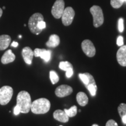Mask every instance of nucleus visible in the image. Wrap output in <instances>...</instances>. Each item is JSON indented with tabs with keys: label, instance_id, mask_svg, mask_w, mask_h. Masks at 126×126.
Masks as SVG:
<instances>
[{
	"label": "nucleus",
	"instance_id": "nucleus-1",
	"mask_svg": "<svg viewBox=\"0 0 126 126\" xmlns=\"http://www.w3.org/2000/svg\"><path fill=\"white\" fill-rule=\"evenodd\" d=\"M16 105L19 108L20 113H29L32 105L31 97L29 93L25 91H20L16 97Z\"/></svg>",
	"mask_w": 126,
	"mask_h": 126
},
{
	"label": "nucleus",
	"instance_id": "nucleus-2",
	"mask_svg": "<svg viewBox=\"0 0 126 126\" xmlns=\"http://www.w3.org/2000/svg\"><path fill=\"white\" fill-rule=\"evenodd\" d=\"M51 104L47 99L40 98L32 102L31 110L36 114H45L49 111Z\"/></svg>",
	"mask_w": 126,
	"mask_h": 126
},
{
	"label": "nucleus",
	"instance_id": "nucleus-3",
	"mask_svg": "<svg viewBox=\"0 0 126 126\" xmlns=\"http://www.w3.org/2000/svg\"><path fill=\"white\" fill-rule=\"evenodd\" d=\"M90 12L93 16L94 27L98 28L102 26L104 22V16L101 8L99 6L94 5L90 8Z\"/></svg>",
	"mask_w": 126,
	"mask_h": 126
},
{
	"label": "nucleus",
	"instance_id": "nucleus-4",
	"mask_svg": "<svg viewBox=\"0 0 126 126\" xmlns=\"http://www.w3.org/2000/svg\"><path fill=\"white\" fill-rule=\"evenodd\" d=\"M41 20H44L43 16L40 13H35L33 14L29 18L28 22V26H29L30 31L32 33L35 34H39L42 32L37 27V25L39 22Z\"/></svg>",
	"mask_w": 126,
	"mask_h": 126
},
{
	"label": "nucleus",
	"instance_id": "nucleus-5",
	"mask_svg": "<svg viewBox=\"0 0 126 126\" xmlns=\"http://www.w3.org/2000/svg\"><path fill=\"white\" fill-rule=\"evenodd\" d=\"M13 92V89L9 86H4L0 88V105H7L11 100Z\"/></svg>",
	"mask_w": 126,
	"mask_h": 126
},
{
	"label": "nucleus",
	"instance_id": "nucleus-6",
	"mask_svg": "<svg viewBox=\"0 0 126 126\" xmlns=\"http://www.w3.org/2000/svg\"><path fill=\"white\" fill-rule=\"evenodd\" d=\"M75 16V11L72 7H67L64 9L61 16L62 22L64 26H69L72 23Z\"/></svg>",
	"mask_w": 126,
	"mask_h": 126
},
{
	"label": "nucleus",
	"instance_id": "nucleus-7",
	"mask_svg": "<svg viewBox=\"0 0 126 126\" xmlns=\"http://www.w3.org/2000/svg\"><path fill=\"white\" fill-rule=\"evenodd\" d=\"M64 0H56L51 8V14L56 19L61 18V16L64 12Z\"/></svg>",
	"mask_w": 126,
	"mask_h": 126
},
{
	"label": "nucleus",
	"instance_id": "nucleus-8",
	"mask_svg": "<svg viewBox=\"0 0 126 126\" xmlns=\"http://www.w3.org/2000/svg\"><path fill=\"white\" fill-rule=\"evenodd\" d=\"M81 47L83 53L89 57H92L95 55L96 48L91 40L88 39L83 40L82 42Z\"/></svg>",
	"mask_w": 126,
	"mask_h": 126
},
{
	"label": "nucleus",
	"instance_id": "nucleus-9",
	"mask_svg": "<svg viewBox=\"0 0 126 126\" xmlns=\"http://www.w3.org/2000/svg\"><path fill=\"white\" fill-rule=\"evenodd\" d=\"M73 89L70 86L67 85H62L58 86L55 91V94L57 97H64L69 96L72 93Z\"/></svg>",
	"mask_w": 126,
	"mask_h": 126
},
{
	"label": "nucleus",
	"instance_id": "nucleus-10",
	"mask_svg": "<svg viewBox=\"0 0 126 126\" xmlns=\"http://www.w3.org/2000/svg\"><path fill=\"white\" fill-rule=\"evenodd\" d=\"M34 56L38 57H40L42 59H43L45 62H48L51 59V51L50 50L46 49H41V48H35L33 51Z\"/></svg>",
	"mask_w": 126,
	"mask_h": 126
},
{
	"label": "nucleus",
	"instance_id": "nucleus-11",
	"mask_svg": "<svg viewBox=\"0 0 126 126\" xmlns=\"http://www.w3.org/2000/svg\"><path fill=\"white\" fill-rule=\"evenodd\" d=\"M117 61L123 67H126V45H123L118 50L116 54Z\"/></svg>",
	"mask_w": 126,
	"mask_h": 126
},
{
	"label": "nucleus",
	"instance_id": "nucleus-12",
	"mask_svg": "<svg viewBox=\"0 0 126 126\" xmlns=\"http://www.w3.org/2000/svg\"><path fill=\"white\" fill-rule=\"evenodd\" d=\"M22 56L25 62L28 65H31L32 63L34 53L29 47H25L22 51Z\"/></svg>",
	"mask_w": 126,
	"mask_h": 126
},
{
	"label": "nucleus",
	"instance_id": "nucleus-13",
	"mask_svg": "<svg viewBox=\"0 0 126 126\" xmlns=\"http://www.w3.org/2000/svg\"><path fill=\"white\" fill-rule=\"evenodd\" d=\"M53 117L56 120L61 123H67L69 121V117L64 110H57L53 113Z\"/></svg>",
	"mask_w": 126,
	"mask_h": 126
},
{
	"label": "nucleus",
	"instance_id": "nucleus-14",
	"mask_svg": "<svg viewBox=\"0 0 126 126\" xmlns=\"http://www.w3.org/2000/svg\"><path fill=\"white\" fill-rule=\"evenodd\" d=\"M79 77L81 79V81H82V82L84 83L86 87L90 84H96L94 77L92 75L90 74L89 73H88V72L83 74H79Z\"/></svg>",
	"mask_w": 126,
	"mask_h": 126
},
{
	"label": "nucleus",
	"instance_id": "nucleus-15",
	"mask_svg": "<svg viewBox=\"0 0 126 126\" xmlns=\"http://www.w3.org/2000/svg\"><path fill=\"white\" fill-rule=\"evenodd\" d=\"M15 60V55L12 53L11 50H8L5 52L1 57V63L3 64H7L11 63Z\"/></svg>",
	"mask_w": 126,
	"mask_h": 126
},
{
	"label": "nucleus",
	"instance_id": "nucleus-16",
	"mask_svg": "<svg viewBox=\"0 0 126 126\" xmlns=\"http://www.w3.org/2000/svg\"><path fill=\"white\" fill-rule=\"evenodd\" d=\"M11 42V38L7 34L0 36V50H4L7 48Z\"/></svg>",
	"mask_w": 126,
	"mask_h": 126
},
{
	"label": "nucleus",
	"instance_id": "nucleus-17",
	"mask_svg": "<svg viewBox=\"0 0 126 126\" xmlns=\"http://www.w3.org/2000/svg\"><path fill=\"white\" fill-rule=\"evenodd\" d=\"M60 43V39L59 36L57 34H51L50 36L49 40L46 42V46L48 47H57Z\"/></svg>",
	"mask_w": 126,
	"mask_h": 126
},
{
	"label": "nucleus",
	"instance_id": "nucleus-18",
	"mask_svg": "<svg viewBox=\"0 0 126 126\" xmlns=\"http://www.w3.org/2000/svg\"><path fill=\"white\" fill-rule=\"evenodd\" d=\"M77 101L80 106H85L88 103V97L84 92H78L77 94Z\"/></svg>",
	"mask_w": 126,
	"mask_h": 126
},
{
	"label": "nucleus",
	"instance_id": "nucleus-19",
	"mask_svg": "<svg viewBox=\"0 0 126 126\" xmlns=\"http://www.w3.org/2000/svg\"><path fill=\"white\" fill-rule=\"evenodd\" d=\"M64 111L69 117H73L76 116L77 114V107L74 105V106L71 107L69 109H65Z\"/></svg>",
	"mask_w": 126,
	"mask_h": 126
},
{
	"label": "nucleus",
	"instance_id": "nucleus-20",
	"mask_svg": "<svg viewBox=\"0 0 126 126\" xmlns=\"http://www.w3.org/2000/svg\"><path fill=\"white\" fill-rule=\"evenodd\" d=\"M59 68L63 71H67L70 68H73L72 65L68 61H61L59 64Z\"/></svg>",
	"mask_w": 126,
	"mask_h": 126
},
{
	"label": "nucleus",
	"instance_id": "nucleus-21",
	"mask_svg": "<svg viewBox=\"0 0 126 126\" xmlns=\"http://www.w3.org/2000/svg\"><path fill=\"white\" fill-rule=\"evenodd\" d=\"M50 79L53 84H56L59 81V75L54 71H50Z\"/></svg>",
	"mask_w": 126,
	"mask_h": 126
},
{
	"label": "nucleus",
	"instance_id": "nucleus-22",
	"mask_svg": "<svg viewBox=\"0 0 126 126\" xmlns=\"http://www.w3.org/2000/svg\"><path fill=\"white\" fill-rule=\"evenodd\" d=\"M124 2L123 0H111L110 1V4L111 7L116 9L120 8Z\"/></svg>",
	"mask_w": 126,
	"mask_h": 126
},
{
	"label": "nucleus",
	"instance_id": "nucleus-23",
	"mask_svg": "<svg viewBox=\"0 0 126 126\" xmlns=\"http://www.w3.org/2000/svg\"><path fill=\"white\" fill-rule=\"evenodd\" d=\"M117 110L120 116L121 117H123L124 116L126 115V104L121 103L118 107Z\"/></svg>",
	"mask_w": 126,
	"mask_h": 126
},
{
	"label": "nucleus",
	"instance_id": "nucleus-24",
	"mask_svg": "<svg viewBox=\"0 0 126 126\" xmlns=\"http://www.w3.org/2000/svg\"><path fill=\"white\" fill-rule=\"evenodd\" d=\"M86 88L89 91V92H90L92 96H94L96 95L97 91L96 84H90L86 86Z\"/></svg>",
	"mask_w": 126,
	"mask_h": 126
},
{
	"label": "nucleus",
	"instance_id": "nucleus-25",
	"mask_svg": "<svg viewBox=\"0 0 126 126\" xmlns=\"http://www.w3.org/2000/svg\"><path fill=\"white\" fill-rule=\"evenodd\" d=\"M118 28L120 33L124 31V20L123 18H120L118 21Z\"/></svg>",
	"mask_w": 126,
	"mask_h": 126
},
{
	"label": "nucleus",
	"instance_id": "nucleus-26",
	"mask_svg": "<svg viewBox=\"0 0 126 126\" xmlns=\"http://www.w3.org/2000/svg\"><path fill=\"white\" fill-rule=\"evenodd\" d=\"M37 27L41 31L45 29L46 27V23L44 20H41V21L39 22L38 23V25H37Z\"/></svg>",
	"mask_w": 126,
	"mask_h": 126
},
{
	"label": "nucleus",
	"instance_id": "nucleus-27",
	"mask_svg": "<svg viewBox=\"0 0 126 126\" xmlns=\"http://www.w3.org/2000/svg\"><path fill=\"white\" fill-rule=\"evenodd\" d=\"M124 45L123 37L122 36H119L117 39V45L119 46H122Z\"/></svg>",
	"mask_w": 126,
	"mask_h": 126
},
{
	"label": "nucleus",
	"instance_id": "nucleus-28",
	"mask_svg": "<svg viewBox=\"0 0 126 126\" xmlns=\"http://www.w3.org/2000/svg\"><path fill=\"white\" fill-rule=\"evenodd\" d=\"M105 126H118V124L116 121H114V120L111 119L107 122Z\"/></svg>",
	"mask_w": 126,
	"mask_h": 126
},
{
	"label": "nucleus",
	"instance_id": "nucleus-29",
	"mask_svg": "<svg viewBox=\"0 0 126 126\" xmlns=\"http://www.w3.org/2000/svg\"><path fill=\"white\" fill-rule=\"evenodd\" d=\"M73 73H74L73 68L69 69V70L66 71V73H65L66 77H67V78H70L72 76Z\"/></svg>",
	"mask_w": 126,
	"mask_h": 126
},
{
	"label": "nucleus",
	"instance_id": "nucleus-30",
	"mask_svg": "<svg viewBox=\"0 0 126 126\" xmlns=\"http://www.w3.org/2000/svg\"><path fill=\"white\" fill-rule=\"evenodd\" d=\"M20 113V110L19 107L17 106V105H16V106L14 107V114L15 115V116H17V115L19 114Z\"/></svg>",
	"mask_w": 126,
	"mask_h": 126
},
{
	"label": "nucleus",
	"instance_id": "nucleus-31",
	"mask_svg": "<svg viewBox=\"0 0 126 126\" xmlns=\"http://www.w3.org/2000/svg\"><path fill=\"white\" fill-rule=\"evenodd\" d=\"M18 45H19V44H18V42H14L11 43V46L14 47H17L18 46Z\"/></svg>",
	"mask_w": 126,
	"mask_h": 126
},
{
	"label": "nucleus",
	"instance_id": "nucleus-32",
	"mask_svg": "<svg viewBox=\"0 0 126 126\" xmlns=\"http://www.w3.org/2000/svg\"><path fill=\"white\" fill-rule=\"evenodd\" d=\"M122 122L124 124H126V115L125 116H124L123 117H122Z\"/></svg>",
	"mask_w": 126,
	"mask_h": 126
},
{
	"label": "nucleus",
	"instance_id": "nucleus-33",
	"mask_svg": "<svg viewBox=\"0 0 126 126\" xmlns=\"http://www.w3.org/2000/svg\"><path fill=\"white\" fill-rule=\"evenodd\" d=\"M2 15V9L1 8H0V18L1 17Z\"/></svg>",
	"mask_w": 126,
	"mask_h": 126
},
{
	"label": "nucleus",
	"instance_id": "nucleus-34",
	"mask_svg": "<svg viewBox=\"0 0 126 126\" xmlns=\"http://www.w3.org/2000/svg\"><path fill=\"white\" fill-rule=\"evenodd\" d=\"M92 126H99L97 125V124H93Z\"/></svg>",
	"mask_w": 126,
	"mask_h": 126
},
{
	"label": "nucleus",
	"instance_id": "nucleus-35",
	"mask_svg": "<svg viewBox=\"0 0 126 126\" xmlns=\"http://www.w3.org/2000/svg\"><path fill=\"white\" fill-rule=\"evenodd\" d=\"M19 38H21L22 36H21V35H19Z\"/></svg>",
	"mask_w": 126,
	"mask_h": 126
},
{
	"label": "nucleus",
	"instance_id": "nucleus-36",
	"mask_svg": "<svg viewBox=\"0 0 126 126\" xmlns=\"http://www.w3.org/2000/svg\"><path fill=\"white\" fill-rule=\"evenodd\" d=\"M2 8H3V9H5V7H3Z\"/></svg>",
	"mask_w": 126,
	"mask_h": 126
},
{
	"label": "nucleus",
	"instance_id": "nucleus-37",
	"mask_svg": "<svg viewBox=\"0 0 126 126\" xmlns=\"http://www.w3.org/2000/svg\"><path fill=\"white\" fill-rule=\"evenodd\" d=\"M124 2H126V0H123Z\"/></svg>",
	"mask_w": 126,
	"mask_h": 126
},
{
	"label": "nucleus",
	"instance_id": "nucleus-38",
	"mask_svg": "<svg viewBox=\"0 0 126 126\" xmlns=\"http://www.w3.org/2000/svg\"></svg>",
	"mask_w": 126,
	"mask_h": 126
}]
</instances>
